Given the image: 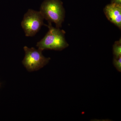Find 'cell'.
I'll return each instance as SVG.
<instances>
[{
    "instance_id": "obj_1",
    "label": "cell",
    "mask_w": 121,
    "mask_h": 121,
    "mask_svg": "<svg viewBox=\"0 0 121 121\" xmlns=\"http://www.w3.org/2000/svg\"><path fill=\"white\" fill-rule=\"evenodd\" d=\"M48 31L44 37L37 43L36 47L43 51L45 50L61 51L69 46L65 39V32L59 28H55L48 22Z\"/></svg>"
},
{
    "instance_id": "obj_3",
    "label": "cell",
    "mask_w": 121,
    "mask_h": 121,
    "mask_svg": "<svg viewBox=\"0 0 121 121\" xmlns=\"http://www.w3.org/2000/svg\"><path fill=\"white\" fill-rule=\"evenodd\" d=\"M24 50L25 56L22 64L29 72L36 71L43 67L49 62L51 58H46L42 53L43 51L34 48H29L25 46Z\"/></svg>"
},
{
    "instance_id": "obj_9",
    "label": "cell",
    "mask_w": 121,
    "mask_h": 121,
    "mask_svg": "<svg viewBox=\"0 0 121 121\" xmlns=\"http://www.w3.org/2000/svg\"></svg>"
},
{
    "instance_id": "obj_5",
    "label": "cell",
    "mask_w": 121,
    "mask_h": 121,
    "mask_svg": "<svg viewBox=\"0 0 121 121\" xmlns=\"http://www.w3.org/2000/svg\"><path fill=\"white\" fill-rule=\"evenodd\" d=\"M104 13L108 20L121 28V4L111 3L106 5Z\"/></svg>"
},
{
    "instance_id": "obj_2",
    "label": "cell",
    "mask_w": 121,
    "mask_h": 121,
    "mask_svg": "<svg viewBox=\"0 0 121 121\" xmlns=\"http://www.w3.org/2000/svg\"><path fill=\"white\" fill-rule=\"evenodd\" d=\"M40 12L48 22L54 23L60 28L65 17V12L60 0H44L41 4Z\"/></svg>"
},
{
    "instance_id": "obj_7",
    "label": "cell",
    "mask_w": 121,
    "mask_h": 121,
    "mask_svg": "<svg viewBox=\"0 0 121 121\" xmlns=\"http://www.w3.org/2000/svg\"><path fill=\"white\" fill-rule=\"evenodd\" d=\"M113 63L116 69L119 72L121 71V56L118 58H114Z\"/></svg>"
},
{
    "instance_id": "obj_8",
    "label": "cell",
    "mask_w": 121,
    "mask_h": 121,
    "mask_svg": "<svg viewBox=\"0 0 121 121\" xmlns=\"http://www.w3.org/2000/svg\"><path fill=\"white\" fill-rule=\"evenodd\" d=\"M111 3L121 4V0H111Z\"/></svg>"
},
{
    "instance_id": "obj_6",
    "label": "cell",
    "mask_w": 121,
    "mask_h": 121,
    "mask_svg": "<svg viewBox=\"0 0 121 121\" xmlns=\"http://www.w3.org/2000/svg\"><path fill=\"white\" fill-rule=\"evenodd\" d=\"M113 54L115 58H118L121 56V39L115 42L113 45Z\"/></svg>"
},
{
    "instance_id": "obj_4",
    "label": "cell",
    "mask_w": 121,
    "mask_h": 121,
    "mask_svg": "<svg viewBox=\"0 0 121 121\" xmlns=\"http://www.w3.org/2000/svg\"><path fill=\"white\" fill-rule=\"evenodd\" d=\"M44 18L40 11L29 9L25 14L21 23L25 35L27 37L34 36L44 25Z\"/></svg>"
}]
</instances>
